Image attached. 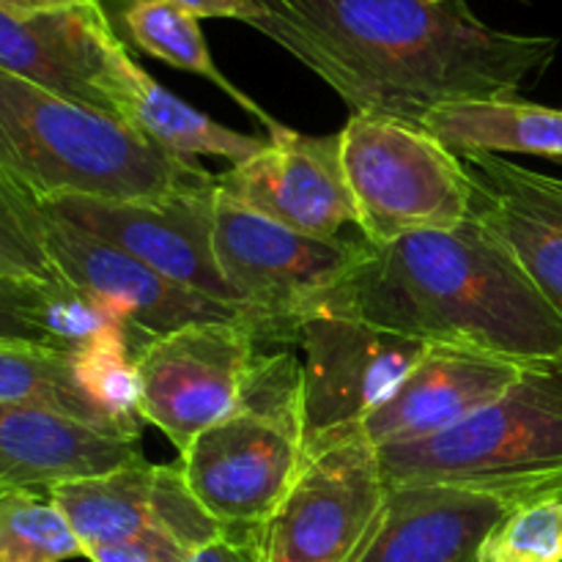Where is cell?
Here are the masks:
<instances>
[{
	"instance_id": "obj_18",
	"label": "cell",
	"mask_w": 562,
	"mask_h": 562,
	"mask_svg": "<svg viewBox=\"0 0 562 562\" xmlns=\"http://www.w3.org/2000/svg\"><path fill=\"white\" fill-rule=\"evenodd\" d=\"M475 201L472 214L514 252L543 300L562 318V179L503 154H459Z\"/></svg>"
},
{
	"instance_id": "obj_11",
	"label": "cell",
	"mask_w": 562,
	"mask_h": 562,
	"mask_svg": "<svg viewBox=\"0 0 562 562\" xmlns=\"http://www.w3.org/2000/svg\"><path fill=\"white\" fill-rule=\"evenodd\" d=\"M38 206L110 245L121 247L162 278L234 307L241 302L225 283L214 256V209L217 181L206 190L184 192L168 201H104V198H49Z\"/></svg>"
},
{
	"instance_id": "obj_3",
	"label": "cell",
	"mask_w": 562,
	"mask_h": 562,
	"mask_svg": "<svg viewBox=\"0 0 562 562\" xmlns=\"http://www.w3.org/2000/svg\"><path fill=\"white\" fill-rule=\"evenodd\" d=\"M0 176L36 201H168L214 187L195 159L170 157L124 121L0 69Z\"/></svg>"
},
{
	"instance_id": "obj_5",
	"label": "cell",
	"mask_w": 562,
	"mask_h": 562,
	"mask_svg": "<svg viewBox=\"0 0 562 562\" xmlns=\"http://www.w3.org/2000/svg\"><path fill=\"white\" fill-rule=\"evenodd\" d=\"M387 486H437L547 497L562 492V357L521 376L453 431L379 450Z\"/></svg>"
},
{
	"instance_id": "obj_8",
	"label": "cell",
	"mask_w": 562,
	"mask_h": 562,
	"mask_svg": "<svg viewBox=\"0 0 562 562\" xmlns=\"http://www.w3.org/2000/svg\"><path fill=\"white\" fill-rule=\"evenodd\" d=\"M384 499L379 450L360 431L307 439L283 503L247 543L258 562H351Z\"/></svg>"
},
{
	"instance_id": "obj_16",
	"label": "cell",
	"mask_w": 562,
	"mask_h": 562,
	"mask_svg": "<svg viewBox=\"0 0 562 562\" xmlns=\"http://www.w3.org/2000/svg\"><path fill=\"white\" fill-rule=\"evenodd\" d=\"M532 499L538 497L437 483L387 486V499L351 562H481L494 527Z\"/></svg>"
},
{
	"instance_id": "obj_19",
	"label": "cell",
	"mask_w": 562,
	"mask_h": 562,
	"mask_svg": "<svg viewBox=\"0 0 562 562\" xmlns=\"http://www.w3.org/2000/svg\"><path fill=\"white\" fill-rule=\"evenodd\" d=\"M143 461L140 439L36 409L0 404V494L49 492Z\"/></svg>"
},
{
	"instance_id": "obj_26",
	"label": "cell",
	"mask_w": 562,
	"mask_h": 562,
	"mask_svg": "<svg viewBox=\"0 0 562 562\" xmlns=\"http://www.w3.org/2000/svg\"><path fill=\"white\" fill-rule=\"evenodd\" d=\"M481 562H562V492L510 510L488 536Z\"/></svg>"
},
{
	"instance_id": "obj_14",
	"label": "cell",
	"mask_w": 562,
	"mask_h": 562,
	"mask_svg": "<svg viewBox=\"0 0 562 562\" xmlns=\"http://www.w3.org/2000/svg\"><path fill=\"white\" fill-rule=\"evenodd\" d=\"M49 497L82 543L110 547L146 532H168L198 552L225 536L184 481L181 464H148L146 459L104 475L80 477L49 488Z\"/></svg>"
},
{
	"instance_id": "obj_6",
	"label": "cell",
	"mask_w": 562,
	"mask_h": 562,
	"mask_svg": "<svg viewBox=\"0 0 562 562\" xmlns=\"http://www.w3.org/2000/svg\"><path fill=\"white\" fill-rule=\"evenodd\" d=\"M340 159L355 198V225L371 247L420 231L459 228L472 214L475 187L464 159L426 126L351 113L340 130Z\"/></svg>"
},
{
	"instance_id": "obj_31",
	"label": "cell",
	"mask_w": 562,
	"mask_h": 562,
	"mask_svg": "<svg viewBox=\"0 0 562 562\" xmlns=\"http://www.w3.org/2000/svg\"><path fill=\"white\" fill-rule=\"evenodd\" d=\"M53 5V0H0V9L5 11H42Z\"/></svg>"
},
{
	"instance_id": "obj_9",
	"label": "cell",
	"mask_w": 562,
	"mask_h": 562,
	"mask_svg": "<svg viewBox=\"0 0 562 562\" xmlns=\"http://www.w3.org/2000/svg\"><path fill=\"white\" fill-rule=\"evenodd\" d=\"M256 357L258 340L241 318L151 338L135 357L137 415L184 456L206 428L236 409Z\"/></svg>"
},
{
	"instance_id": "obj_15",
	"label": "cell",
	"mask_w": 562,
	"mask_h": 562,
	"mask_svg": "<svg viewBox=\"0 0 562 562\" xmlns=\"http://www.w3.org/2000/svg\"><path fill=\"white\" fill-rule=\"evenodd\" d=\"M38 212H42L44 247L58 267L60 278L108 305L135 333L159 338L190 324L241 318L234 307L162 278L121 247L66 220L53 217L42 206Z\"/></svg>"
},
{
	"instance_id": "obj_30",
	"label": "cell",
	"mask_w": 562,
	"mask_h": 562,
	"mask_svg": "<svg viewBox=\"0 0 562 562\" xmlns=\"http://www.w3.org/2000/svg\"><path fill=\"white\" fill-rule=\"evenodd\" d=\"M192 562H258L252 554L250 543L239 541V538L223 536L217 541L206 543L203 549H198L192 554Z\"/></svg>"
},
{
	"instance_id": "obj_28",
	"label": "cell",
	"mask_w": 562,
	"mask_h": 562,
	"mask_svg": "<svg viewBox=\"0 0 562 562\" xmlns=\"http://www.w3.org/2000/svg\"><path fill=\"white\" fill-rule=\"evenodd\" d=\"M192 549L168 532H146L124 543L86 549L91 562H192Z\"/></svg>"
},
{
	"instance_id": "obj_24",
	"label": "cell",
	"mask_w": 562,
	"mask_h": 562,
	"mask_svg": "<svg viewBox=\"0 0 562 562\" xmlns=\"http://www.w3.org/2000/svg\"><path fill=\"white\" fill-rule=\"evenodd\" d=\"M82 543L49 492L0 494V562H64Z\"/></svg>"
},
{
	"instance_id": "obj_17",
	"label": "cell",
	"mask_w": 562,
	"mask_h": 562,
	"mask_svg": "<svg viewBox=\"0 0 562 562\" xmlns=\"http://www.w3.org/2000/svg\"><path fill=\"white\" fill-rule=\"evenodd\" d=\"M525 366L456 346H428L357 431L376 450L428 442L492 406Z\"/></svg>"
},
{
	"instance_id": "obj_10",
	"label": "cell",
	"mask_w": 562,
	"mask_h": 562,
	"mask_svg": "<svg viewBox=\"0 0 562 562\" xmlns=\"http://www.w3.org/2000/svg\"><path fill=\"white\" fill-rule=\"evenodd\" d=\"M126 58L130 49L99 0L42 11L0 9V69L119 121Z\"/></svg>"
},
{
	"instance_id": "obj_23",
	"label": "cell",
	"mask_w": 562,
	"mask_h": 562,
	"mask_svg": "<svg viewBox=\"0 0 562 562\" xmlns=\"http://www.w3.org/2000/svg\"><path fill=\"white\" fill-rule=\"evenodd\" d=\"M0 404L58 412L108 434L132 437L86 393L69 351L0 344Z\"/></svg>"
},
{
	"instance_id": "obj_32",
	"label": "cell",
	"mask_w": 562,
	"mask_h": 562,
	"mask_svg": "<svg viewBox=\"0 0 562 562\" xmlns=\"http://www.w3.org/2000/svg\"><path fill=\"white\" fill-rule=\"evenodd\" d=\"M55 5H71V3H88V0H53Z\"/></svg>"
},
{
	"instance_id": "obj_29",
	"label": "cell",
	"mask_w": 562,
	"mask_h": 562,
	"mask_svg": "<svg viewBox=\"0 0 562 562\" xmlns=\"http://www.w3.org/2000/svg\"><path fill=\"white\" fill-rule=\"evenodd\" d=\"M170 3L181 5L184 11L195 14L198 20L206 16H225V20L250 22L256 16V5L252 0H170Z\"/></svg>"
},
{
	"instance_id": "obj_1",
	"label": "cell",
	"mask_w": 562,
	"mask_h": 562,
	"mask_svg": "<svg viewBox=\"0 0 562 562\" xmlns=\"http://www.w3.org/2000/svg\"><path fill=\"white\" fill-rule=\"evenodd\" d=\"M247 25L327 82L351 113L420 124L459 102L519 99L552 36L492 27L467 0H252Z\"/></svg>"
},
{
	"instance_id": "obj_2",
	"label": "cell",
	"mask_w": 562,
	"mask_h": 562,
	"mask_svg": "<svg viewBox=\"0 0 562 562\" xmlns=\"http://www.w3.org/2000/svg\"><path fill=\"white\" fill-rule=\"evenodd\" d=\"M311 313L357 318L428 346H456L519 366L562 357V318L475 214L459 228L368 245Z\"/></svg>"
},
{
	"instance_id": "obj_22",
	"label": "cell",
	"mask_w": 562,
	"mask_h": 562,
	"mask_svg": "<svg viewBox=\"0 0 562 562\" xmlns=\"http://www.w3.org/2000/svg\"><path fill=\"white\" fill-rule=\"evenodd\" d=\"M108 11V16L121 22L130 42L135 44L140 53L151 55V58L162 60V64L173 66V69L190 71V75L206 77L209 82L228 93L241 110L269 126V132L280 130V121L269 115L256 99L247 97L241 88H236L228 77L220 71L214 64L212 53H209L206 36L201 31V20L181 5L170 3V0H99Z\"/></svg>"
},
{
	"instance_id": "obj_4",
	"label": "cell",
	"mask_w": 562,
	"mask_h": 562,
	"mask_svg": "<svg viewBox=\"0 0 562 562\" xmlns=\"http://www.w3.org/2000/svg\"><path fill=\"white\" fill-rule=\"evenodd\" d=\"M305 461L302 366L258 355L241 398L181 456L190 492L225 536L247 541L283 503Z\"/></svg>"
},
{
	"instance_id": "obj_27",
	"label": "cell",
	"mask_w": 562,
	"mask_h": 562,
	"mask_svg": "<svg viewBox=\"0 0 562 562\" xmlns=\"http://www.w3.org/2000/svg\"><path fill=\"white\" fill-rule=\"evenodd\" d=\"M49 289L53 285L33 283V280L0 278V344H25L66 351L49 333Z\"/></svg>"
},
{
	"instance_id": "obj_13",
	"label": "cell",
	"mask_w": 562,
	"mask_h": 562,
	"mask_svg": "<svg viewBox=\"0 0 562 562\" xmlns=\"http://www.w3.org/2000/svg\"><path fill=\"white\" fill-rule=\"evenodd\" d=\"M217 195L296 234L333 239L357 223L355 198L340 159V132H269L267 146L217 176Z\"/></svg>"
},
{
	"instance_id": "obj_20",
	"label": "cell",
	"mask_w": 562,
	"mask_h": 562,
	"mask_svg": "<svg viewBox=\"0 0 562 562\" xmlns=\"http://www.w3.org/2000/svg\"><path fill=\"white\" fill-rule=\"evenodd\" d=\"M121 113H124V124L135 126L140 135L179 159L220 157L228 159L231 165H239L267 146L263 137L241 135L231 126L217 124L206 113L187 104L184 99L165 91L148 71L135 64L132 55L124 64Z\"/></svg>"
},
{
	"instance_id": "obj_21",
	"label": "cell",
	"mask_w": 562,
	"mask_h": 562,
	"mask_svg": "<svg viewBox=\"0 0 562 562\" xmlns=\"http://www.w3.org/2000/svg\"><path fill=\"white\" fill-rule=\"evenodd\" d=\"M456 154H530L562 162V110L525 99L459 102L431 110L423 121Z\"/></svg>"
},
{
	"instance_id": "obj_12",
	"label": "cell",
	"mask_w": 562,
	"mask_h": 562,
	"mask_svg": "<svg viewBox=\"0 0 562 562\" xmlns=\"http://www.w3.org/2000/svg\"><path fill=\"white\" fill-rule=\"evenodd\" d=\"M296 344L305 349V442L357 431L428 349L423 340L333 313L302 318Z\"/></svg>"
},
{
	"instance_id": "obj_7",
	"label": "cell",
	"mask_w": 562,
	"mask_h": 562,
	"mask_svg": "<svg viewBox=\"0 0 562 562\" xmlns=\"http://www.w3.org/2000/svg\"><path fill=\"white\" fill-rule=\"evenodd\" d=\"M368 250L366 239H316L274 225L217 195L214 256L258 344H296L313 302Z\"/></svg>"
},
{
	"instance_id": "obj_25",
	"label": "cell",
	"mask_w": 562,
	"mask_h": 562,
	"mask_svg": "<svg viewBox=\"0 0 562 562\" xmlns=\"http://www.w3.org/2000/svg\"><path fill=\"white\" fill-rule=\"evenodd\" d=\"M0 278L66 285L44 247L36 198L0 176Z\"/></svg>"
}]
</instances>
